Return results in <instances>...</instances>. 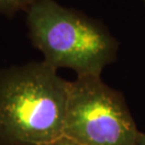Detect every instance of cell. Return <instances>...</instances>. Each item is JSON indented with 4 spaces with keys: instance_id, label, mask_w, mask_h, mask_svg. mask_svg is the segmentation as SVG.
Listing matches in <instances>:
<instances>
[{
    "instance_id": "3957f363",
    "label": "cell",
    "mask_w": 145,
    "mask_h": 145,
    "mask_svg": "<svg viewBox=\"0 0 145 145\" xmlns=\"http://www.w3.org/2000/svg\"><path fill=\"white\" fill-rule=\"evenodd\" d=\"M141 133L123 93L101 76L70 81L62 135L82 145H137Z\"/></svg>"
},
{
    "instance_id": "5b68a950",
    "label": "cell",
    "mask_w": 145,
    "mask_h": 145,
    "mask_svg": "<svg viewBox=\"0 0 145 145\" xmlns=\"http://www.w3.org/2000/svg\"><path fill=\"white\" fill-rule=\"evenodd\" d=\"M46 145H82V144H80L78 142L69 139V138L65 137V135H61L60 138H58L56 140L52 141L51 143H48V144H46Z\"/></svg>"
},
{
    "instance_id": "7a4b0ae2",
    "label": "cell",
    "mask_w": 145,
    "mask_h": 145,
    "mask_svg": "<svg viewBox=\"0 0 145 145\" xmlns=\"http://www.w3.org/2000/svg\"><path fill=\"white\" fill-rule=\"evenodd\" d=\"M32 46L51 67L82 76H101L117 58L118 41L101 22L55 0H40L26 12Z\"/></svg>"
},
{
    "instance_id": "6da1fadb",
    "label": "cell",
    "mask_w": 145,
    "mask_h": 145,
    "mask_svg": "<svg viewBox=\"0 0 145 145\" xmlns=\"http://www.w3.org/2000/svg\"><path fill=\"white\" fill-rule=\"evenodd\" d=\"M70 81L44 60L0 69V145H46L60 138Z\"/></svg>"
},
{
    "instance_id": "8992f818",
    "label": "cell",
    "mask_w": 145,
    "mask_h": 145,
    "mask_svg": "<svg viewBox=\"0 0 145 145\" xmlns=\"http://www.w3.org/2000/svg\"><path fill=\"white\" fill-rule=\"evenodd\" d=\"M137 145H145V133H143V132L141 133V137Z\"/></svg>"
},
{
    "instance_id": "277c9868",
    "label": "cell",
    "mask_w": 145,
    "mask_h": 145,
    "mask_svg": "<svg viewBox=\"0 0 145 145\" xmlns=\"http://www.w3.org/2000/svg\"><path fill=\"white\" fill-rule=\"evenodd\" d=\"M40 0H0V14L13 17L18 12H25Z\"/></svg>"
}]
</instances>
